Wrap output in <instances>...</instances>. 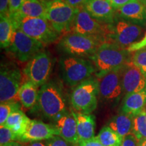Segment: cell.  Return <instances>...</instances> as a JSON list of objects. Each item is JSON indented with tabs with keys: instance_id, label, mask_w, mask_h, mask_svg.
<instances>
[{
	"instance_id": "obj_1",
	"label": "cell",
	"mask_w": 146,
	"mask_h": 146,
	"mask_svg": "<svg viewBox=\"0 0 146 146\" xmlns=\"http://www.w3.org/2000/svg\"><path fill=\"white\" fill-rule=\"evenodd\" d=\"M90 58L94 63L97 77L110 71L123 68L128 62L131 60L129 52L126 49L107 42L103 43Z\"/></svg>"
},
{
	"instance_id": "obj_2",
	"label": "cell",
	"mask_w": 146,
	"mask_h": 146,
	"mask_svg": "<svg viewBox=\"0 0 146 146\" xmlns=\"http://www.w3.org/2000/svg\"><path fill=\"white\" fill-rule=\"evenodd\" d=\"M38 104L43 115L54 123L68 112L62 90L53 82L41 87Z\"/></svg>"
},
{
	"instance_id": "obj_3",
	"label": "cell",
	"mask_w": 146,
	"mask_h": 146,
	"mask_svg": "<svg viewBox=\"0 0 146 146\" xmlns=\"http://www.w3.org/2000/svg\"><path fill=\"white\" fill-rule=\"evenodd\" d=\"M15 29L42 43L50 44L58 39L59 33L56 31L46 18L40 17H16L11 18Z\"/></svg>"
},
{
	"instance_id": "obj_4",
	"label": "cell",
	"mask_w": 146,
	"mask_h": 146,
	"mask_svg": "<svg viewBox=\"0 0 146 146\" xmlns=\"http://www.w3.org/2000/svg\"><path fill=\"white\" fill-rule=\"evenodd\" d=\"M98 81L91 76L73 89L70 95L71 105L76 112L89 114L98 106Z\"/></svg>"
},
{
	"instance_id": "obj_5",
	"label": "cell",
	"mask_w": 146,
	"mask_h": 146,
	"mask_svg": "<svg viewBox=\"0 0 146 146\" xmlns=\"http://www.w3.org/2000/svg\"><path fill=\"white\" fill-rule=\"evenodd\" d=\"M104 43L106 41L103 38L73 33L64 36L60 42L59 47L69 56L91 58Z\"/></svg>"
},
{
	"instance_id": "obj_6",
	"label": "cell",
	"mask_w": 146,
	"mask_h": 146,
	"mask_svg": "<svg viewBox=\"0 0 146 146\" xmlns=\"http://www.w3.org/2000/svg\"><path fill=\"white\" fill-rule=\"evenodd\" d=\"M60 64L64 81L70 87L77 86L96 72L91 62L76 56H65L60 60Z\"/></svg>"
},
{
	"instance_id": "obj_7",
	"label": "cell",
	"mask_w": 146,
	"mask_h": 146,
	"mask_svg": "<svg viewBox=\"0 0 146 146\" xmlns=\"http://www.w3.org/2000/svg\"><path fill=\"white\" fill-rule=\"evenodd\" d=\"M45 18L60 35L70 30L78 8H74L65 1H56L45 4Z\"/></svg>"
},
{
	"instance_id": "obj_8",
	"label": "cell",
	"mask_w": 146,
	"mask_h": 146,
	"mask_svg": "<svg viewBox=\"0 0 146 146\" xmlns=\"http://www.w3.org/2000/svg\"><path fill=\"white\" fill-rule=\"evenodd\" d=\"M22 74L20 69L12 63L1 64L0 69V102H18L21 87Z\"/></svg>"
},
{
	"instance_id": "obj_9",
	"label": "cell",
	"mask_w": 146,
	"mask_h": 146,
	"mask_svg": "<svg viewBox=\"0 0 146 146\" xmlns=\"http://www.w3.org/2000/svg\"><path fill=\"white\" fill-rule=\"evenodd\" d=\"M74 33L97 37L108 38L111 33V24L104 23L93 18L84 6L78 8L73 23Z\"/></svg>"
},
{
	"instance_id": "obj_10",
	"label": "cell",
	"mask_w": 146,
	"mask_h": 146,
	"mask_svg": "<svg viewBox=\"0 0 146 146\" xmlns=\"http://www.w3.org/2000/svg\"><path fill=\"white\" fill-rule=\"evenodd\" d=\"M121 68L110 71L97 77L100 98L109 104H117L124 93Z\"/></svg>"
},
{
	"instance_id": "obj_11",
	"label": "cell",
	"mask_w": 146,
	"mask_h": 146,
	"mask_svg": "<svg viewBox=\"0 0 146 146\" xmlns=\"http://www.w3.org/2000/svg\"><path fill=\"white\" fill-rule=\"evenodd\" d=\"M43 46L40 41L30 37L20 29H15L12 44L8 50L20 62H26L41 52Z\"/></svg>"
},
{
	"instance_id": "obj_12",
	"label": "cell",
	"mask_w": 146,
	"mask_h": 146,
	"mask_svg": "<svg viewBox=\"0 0 146 146\" xmlns=\"http://www.w3.org/2000/svg\"><path fill=\"white\" fill-rule=\"evenodd\" d=\"M52 68L51 57L45 52H41L31 59L24 69V74L37 87L47 83Z\"/></svg>"
},
{
	"instance_id": "obj_13",
	"label": "cell",
	"mask_w": 146,
	"mask_h": 146,
	"mask_svg": "<svg viewBox=\"0 0 146 146\" xmlns=\"http://www.w3.org/2000/svg\"><path fill=\"white\" fill-rule=\"evenodd\" d=\"M143 29L140 26L125 20H120L111 24L110 41L123 49H127L141 35Z\"/></svg>"
},
{
	"instance_id": "obj_14",
	"label": "cell",
	"mask_w": 146,
	"mask_h": 146,
	"mask_svg": "<svg viewBox=\"0 0 146 146\" xmlns=\"http://www.w3.org/2000/svg\"><path fill=\"white\" fill-rule=\"evenodd\" d=\"M122 84L125 96L146 89V78L132 61L121 68Z\"/></svg>"
},
{
	"instance_id": "obj_15",
	"label": "cell",
	"mask_w": 146,
	"mask_h": 146,
	"mask_svg": "<svg viewBox=\"0 0 146 146\" xmlns=\"http://www.w3.org/2000/svg\"><path fill=\"white\" fill-rule=\"evenodd\" d=\"M57 135H59V133L54 125H51L39 120H31L26 132L21 137L19 141L29 143L46 141Z\"/></svg>"
},
{
	"instance_id": "obj_16",
	"label": "cell",
	"mask_w": 146,
	"mask_h": 146,
	"mask_svg": "<svg viewBox=\"0 0 146 146\" xmlns=\"http://www.w3.org/2000/svg\"><path fill=\"white\" fill-rule=\"evenodd\" d=\"M83 6L96 20L107 24L114 22L115 10L109 0H86Z\"/></svg>"
},
{
	"instance_id": "obj_17",
	"label": "cell",
	"mask_w": 146,
	"mask_h": 146,
	"mask_svg": "<svg viewBox=\"0 0 146 146\" xmlns=\"http://www.w3.org/2000/svg\"><path fill=\"white\" fill-rule=\"evenodd\" d=\"M59 133V136L71 144H77L79 141L76 121L72 111L62 116L54 125Z\"/></svg>"
},
{
	"instance_id": "obj_18",
	"label": "cell",
	"mask_w": 146,
	"mask_h": 146,
	"mask_svg": "<svg viewBox=\"0 0 146 146\" xmlns=\"http://www.w3.org/2000/svg\"><path fill=\"white\" fill-rule=\"evenodd\" d=\"M116 10L118 16L125 21L139 24L146 22V7L139 0H133Z\"/></svg>"
},
{
	"instance_id": "obj_19",
	"label": "cell",
	"mask_w": 146,
	"mask_h": 146,
	"mask_svg": "<svg viewBox=\"0 0 146 146\" xmlns=\"http://www.w3.org/2000/svg\"><path fill=\"white\" fill-rule=\"evenodd\" d=\"M146 104V89L125 96L121 112L134 116L141 112Z\"/></svg>"
},
{
	"instance_id": "obj_20",
	"label": "cell",
	"mask_w": 146,
	"mask_h": 146,
	"mask_svg": "<svg viewBox=\"0 0 146 146\" xmlns=\"http://www.w3.org/2000/svg\"><path fill=\"white\" fill-rule=\"evenodd\" d=\"M76 121L77 133L80 140H86L94 137L96 119L94 115L73 112Z\"/></svg>"
},
{
	"instance_id": "obj_21",
	"label": "cell",
	"mask_w": 146,
	"mask_h": 146,
	"mask_svg": "<svg viewBox=\"0 0 146 146\" xmlns=\"http://www.w3.org/2000/svg\"><path fill=\"white\" fill-rule=\"evenodd\" d=\"M39 87L28 81L21 85L18 92V98L21 105L26 109L33 108L39 100Z\"/></svg>"
},
{
	"instance_id": "obj_22",
	"label": "cell",
	"mask_w": 146,
	"mask_h": 146,
	"mask_svg": "<svg viewBox=\"0 0 146 146\" xmlns=\"http://www.w3.org/2000/svg\"><path fill=\"white\" fill-rule=\"evenodd\" d=\"M107 126L124 138L133 133V116L120 112L111 118Z\"/></svg>"
},
{
	"instance_id": "obj_23",
	"label": "cell",
	"mask_w": 146,
	"mask_h": 146,
	"mask_svg": "<svg viewBox=\"0 0 146 146\" xmlns=\"http://www.w3.org/2000/svg\"><path fill=\"white\" fill-rule=\"evenodd\" d=\"M20 17H40L45 18V7L39 0H23L18 13L14 16Z\"/></svg>"
},
{
	"instance_id": "obj_24",
	"label": "cell",
	"mask_w": 146,
	"mask_h": 146,
	"mask_svg": "<svg viewBox=\"0 0 146 146\" xmlns=\"http://www.w3.org/2000/svg\"><path fill=\"white\" fill-rule=\"evenodd\" d=\"M15 27L10 18L1 17L0 21V45L1 48L8 49L12 44Z\"/></svg>"
},
{
	"instance_id": "obj_25",
	"label": "cell",
	"mask_w": 146,
	"mask_h": 146,
	"mask_svg": "<svg viewBox=\"0 0 146 146\" xmlns=\"http://www.w3.org/2000/svg\"><path fill=\"white\" fill-rule=\"evenodd\" d=\"M98 137L104 146H120L123 138L108 126H104L98 133Z\"/></svg>"
},
{
	"instance_id": "obj_26",
	"label": "cell",
	"mask_w": 146,
	"mask_h": 146,
	"mask_svg": "<svg viewBox=\"0 0 146 146\" xmlns=\"http://www.w3.org/2000/svg\"><path fill=\"white\" fill-rule=\"evenodd\" d=\"M133 134L138 141L146 139V110L133 116Z\"/></svg>"
},
{
	"instance_id": "obj_27",
	"label": "cell",
	"mask_w": 146,
	"mask_h": 146,
	"mask_svg": "<svg viewBox=\"0 0 146 146\" xmlns=\"http://www.w3.org/2000/svg\"><path fill=\"white\" fill-rule=\"evenodd\" d=\"M21 110L18 102H5L0 105V126L4 125L7 119L14 112Z\"/></svg>"
},
{
	"instance_id": "obj_28",
	"label": "cell",
	"mask_w": 146,
	"mask_h": 146,
	"mask_svg": "<svg viewBox=\"0 0 146 146\" xmlns=\"http://www.w3.org/2000/svg\"><path fill=\"white\" fill-rule=\"evenodd\" d=\"M131 61L141 70L146 78V47L135 52L131 58Z\"/></svg>"
},
{
	"instance_id": "obj_29",
	"label": "cell",
	"mask_w": 146,
	"mask_h": 146,
	"mask_svg": "<svg viewBox=\"0 0 146 146\" xmlns=\"http://www.w3.org/2000/svg\"><path fill=\"white\" fill-rule=\"evenodd\" d=\"M17 141V137L10 128L0 126V145L4 146L11 142Z\"/></svg>"
},
{
	"instance_id": "obj_30",
	"label": "cell",
	"mask_w": 146,
	"mask_h": 146,
	"mask_svg": "<svg viewBox=\"0 0 146 146\" xmlns=\"http://www.w3.org/2000/svg\"><path fill=\"white\" fill-rule=\"evenodd\" d=\"M25 116H26V115H25V113L21 110H18L14 112L9 116L8 119L5 121L4 125L3 126L12 129L14 126L17 125L18 123H21Z\"/></svg>"
},
{
	"instance_id": "obj_31",
	"label": "cell",
	"mask_w": 146,
	"mask_h": 146,
	"mask_svg": "<svg viewBox=\"0 0 146 146\" xmlns=\"http://www.w3.org/2000/svg\"><path fill=\"white\" fill-rule=\"evenodd\" d=\"M45 142L47 146H72V144L65 141L59 135L55 136L50 139L46 140Z\"/></svg>"
},
{
	"instance_id": "obj_32",
	"label": "cell",
	"mask_w": 146,
	"mask_h": 146,
	"mask_svg": "<svg viewBox=\"0 0 146 146\" xmlns=\"http://www.w3.org/2000/svg\"><path fill=\"white\" fill-rule=\"evenodd\" d=\"M145 47H146V33L143 39L140 40V41L133 43V44H131L130 46L128 47L127 50L129 53L135 52L137 51L145 48Z\"/></svg>"
},
{
	"instance_id": "obj_33",
	"label": "cell",
	"mask_w": 146,
	"mask_h": 146,
	"mask_svg": "<svg viewBox=\"0 0 146 146\" xmlns=\"http://www.w3.org/2000/svg\"><path fill=\"white\" fill-rule=\"evenodd\" d=\"M0 16L10 18L9 0H0Z\"/></svg>"
},
{
	"instance_id": "obj_34",
	"label": "cell",
	"mask_w": 146,
	"mask_h": 146,
	"mask_svg": "<svg viewBox=\"0 0 146 146\" xmlns=\"http://www.w3.org/2000/svg\"><path fill=\"white\" fill-rule=\"evenodd\" d=\"M22 2H23V0H9L10 18L13 17L18 13L22 5Z\"/></svg>"
},
{
	"instance_id": "obj_35",
	"label": "cell",
	"mask_w": 146,
	"mask_h": 146,
	"mask_svg": "<svg viewBox=\"0 0 146 146\" xmlns=\"http://www.w3.org/2000/svg\"><path fill=\"white\" fill-rule=\"evenodd\" d=\"M79 146H104L98 139V136L86 140H80L78 141Z\"/></svg>"
},
{
	"instance_id": "obj_36",
	"label": "cell",
	"mask_w": 146,
	"mask_h": 146,
	"mask_svg": "<svg viewBox=\"0 0 146 146\" xmlns=\"http://www.w3.org/2000/svg\"><path fill=\"white\" fill-rule=\"evenodd\" d=\"M120 146H139V141L133 133L128 135L123 138Z\"/></svg>"
},
{
	"instance_id": "obj_37",
	"label": "cell",
	"mask_w": 146,
	"mask_h": 146,
	"mask_svg": "<svg viewBox=\"0 0 146 146\" xmlns=\"http://www.w3.org/2000/svg\"><path fill=\"white\" fill-rule=\"evenodd\" d=\"M114 10H118L133 0H109Z\"/></svg>"
},
{
	"instance_id": "obj_38",
	"label": "cell",
	"mask_w": 146,
	"mask_h": 146,
	"mask_svg": "<svg viewBox=\"0 0 146 146\" xmlns=\"http://www.w3.org/2000/svg\"><path fill=\"white\" fill-rule=\"evenodd\" d=\"M65 2L67 3L74 8H78L79 7L83 6L85 3L86 0H64Z\"/></svg>"
},
{
	"instance_id": "obj_39",
	"label": "cell",
	"mask_w": 146,
	"mask_h": 146,
	"mask_svg": "<svg viewBox=\"0 0 146 146\" xmlns=\"http://www.w3.org/2000/svg\"><path fill=\"white\" fill-rule=\"evenodd\" d=\"M25 146H47L46 142L42 141H34V142H29Z\"/></svg>"
},
{
	"instance_id": "obj_40",
	"label": "cell",
	"mask_w": 146,
	"mask_h": 146,
	"mask_svg": "<svg viewBox=\"0 0 146 146\" xmlns=\"http://www.w3.org/2000/svg\"><path fill=\"white\" fill-rule=\"evenodd\" d=\"M4 146H25V145H23V144L19 143V142L14 141V142H11V143L6 144V145H5Z\"/></svg>"
},
{
	"instance_id": "obj_41",
	"label": "cell",
	"mask_w": 146,
	"mask_h": 146,
	"mask_svg": "<svg viewBox=\"0 0 146 146\" xmlns=\"http://www.w3.org/2000/svg\"><path fill=\"white\" fill-rule=\"evenodd\" d=\"M43 4H47V3H51V2H54V1H64V0H39Z\"/></svg>"
},
{
	"instance_id": "obj_42",
	"label": "cell",
	"mask_w": 146,
	"mask_h": 146,
	"mask_svg": "<svg viewBox=\"0 0 146 146\" xmlns=\"http://www.w3.org/2000/svg\"><path fill=\"white\" fill-rule=\"evenodd\" d=\"M139 146H146V139L139 141Z\"/></svg>"
},
{
	"instance_id": "obj_43",
	"label": "cell",
	"mask_w": 146,
	"mask_h": 146,
	"mask_svg": "<svg viewBox=\"0 0 146 146\" xmlns=\"http://www.w3.org/2000/svg\"><path fill=\"white\" fill-rule=\"evenodd\" d=\"M139 1L142 4H143L146 7V0H139Z\"/></svg>"
},
{
	"instance_id": "obj_44",
	"label": "cell",
	"mask_w": 146,
	"mask_h": 146,
	"mask_svg": "<svg viewBox=\"0 0 146 146\" xmlns=\"http://www.w3.org/2000/svg\"><path fill=\"white\" fill-rule=\"evenodd\" d=\"M145 110H146V109H145Z\"/></svg>"
}]
</instances>
